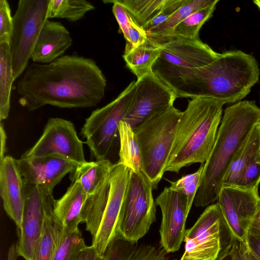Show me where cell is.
Masks as SVG:
<instances>
[{
	"label": "cell",
	"instance_id": "6da1fadb",
	"mask_svg": "<svg viewBox=\"0 0 260 260\" xmlns=\"http://www.w3.org/2000/svg\"><path fill=\"white\" fill-rule=\"evenodd\" d=\"M107 80L95 61L77 54L64 55L47 64L32 62L20 76V104L33 111L49 105L60 108L97 106Z\"/></svg>",
	"mask_w": 260,
	"mask_h": 260
},
{
	"label": "cell",
	"instance_id": "7a4b0ae2",
	"mask_svg": "<svg viewBox=\"0 0 260 260\" xmlns=\"http://www.w3.org/2000/svg\"><path fill=\"white\" fill-rule=\"evenodd\" d=\"M152 70L173 89L177 98L207 97L225 104L244 98L257 82L260 73L255 59L240 50L220 54L198 68L154 64Z\"/></svg>",
	"mask_w": 260,
	"mask_h": 260
},
{
	"label": "cell",
	"instance_id": "3957f363",
	"mask_svg": "<svg viewBox=\"0 0 260 260\" xmlns=\"http://www.w3.org/2000/svg\"><path fill=\"white\" fill-rule=\"evenodd\" d=\"M259 122L260 108L254 101L239 102L225 109L214 145L204 164L193 202L196 207H204L217 200L233 158Z\"/></svg>",
	"mask_w": 260,
	"mask_h": 260
},
{
	"label": "cell",
	"instance_id": "277c9868",
	"mask_svg": "<svg viewBox=\"0 0 260 260\" xmlns=\"http://www.w3.org/2000/svg\"><path fill=\"white\" fill-rule=\"evenodd\" d=\"M224 104L207 97L188 102L177 128L165 172L178 173L192 164L206 162L215 142Z\"/></svg>",
	"mask_w": 260,
	"mask_h": 260
},
{
	"label": "cell",
	"instance_id": "5b68a950",
	"mask_svg": "<svg viewBox=\"0 0 260 260\" xmlns=\"http://www.w3.org/2000/svg\"><path fill=\"white\" fill-rule=\"evenodd\" d=\"M182 113L173 106L134 130L141 152L142 171L153 189L165 172Z\"/></svg>",
	"mask_w": 260,
	"mask_h": 260
},
{
	"label": "cell",
	"instance_id": "8992f818",
	"mask_svg": "<svg viewBox=\"0 0 260 260\" xmlns=\"http://www.w3.org/2000/svg\"><path fill=\"white\" fill-rule=\"evenodd\" d=\"M151 183L143 171L130 170L115 237L136 243L156 221V204Z\"/></svg>",
	"mask_w": 260,
	"mask_h": 260
},
{
	"label": "cell",
	"instance_id": "52a82bcc",
	"mask_svg": "<svg viewBox=\"0 0 260 260\" xmlns=\"http://www.w3.org/2000/svg\"><path fill=\"white\" fill-rule=\"evenodd\" d=\"M237 241L218 204H212L186 230L184 251L180 260H218Z\"/></svg>",
	"mask_w": 260,
	"mask_h": 260
},
{
	"label": "cell",
	"instance_id": "ba28073f",
	"mask_svg": "<svg viewBox=\"0 0 260 260\" xmlns=\"http://www.w3.org/2000/svg\"><path fill=\"white\" fill-rule=\"evenodd\" d=\"M135 88L136 81L131 82L115 99L94 110L86 119L81 134L96 160L109 159L119 140V124L127 112Z\"/></svg>",
	"mask_w": 260,
	"mask_h": 260
},
{
	"label": "cell",
	"instance_id": "9c48e42d",
	"mask_svg": "<svg viewBox=\"0 0 260 260\" xmlns=\"http://www.w3.org/2000/svg\"><path fill=\"white\" fill-rule=\"evenodd\" d=\"M49 0H19L13 16L9 46L14 79L28 66L32 50L47 19Z\"/></svg>",
	"mask_w": 260,
	"mask_h": 260
},
{
	"label": "cell",
	"instance_id": "30bf717a",
	"mask_svg": "<svg viewBox=\"0 0 260 260\" xmlns=\"http://www.w3.org/2000/svg\"><path fill=\"white\" fill-rule=\"evenodd\" d=\"M175 91L153 72L136 81V88L123 119L135 130L154 116L173 106Z\"/></svg>",
	"mask_w": 260,
	"mask_h": 260
},
{
	"label": "cell",
	"instance_id": "8fae6325",
	"mask_svg": "<svg viewBox=\"0 0 260 260\" xmlns=\"http://www.w3.org/2000/svg\"><path fill=\"white\" fill-rule=\"evenodd\" d=\"M52 154L59 155L79 165L86 162L83 142L71 121L58 117L49 118L39 139L22 154L21 158Z\"/></svg>",
	"mask_w": 260,
	"mask_h": 260
},
{
	"label": "cell",
	"instance_id": "7c38bea8",
	"mask_svg": "<svg viewBox=\"0 0 260 260\" xmlns=\"http://www.w3.org/2000/svg\"><path fill=\"white\" fill-rule=\"evenodd\" d=\"M217 201L233 236L245 243L249 227L260 209L258 190L223 187Z\"/></svg>",
	"mask_w": 260,
	"mask_h": 260
},
{
	"label": "cell",
	"instance_id": "4fadbf2b",
	"mask_svg": "<svg viewBox=\"0 0 260 260\" xmlns=\"http://www.w3.org/2000/svg\"><path fill=\"white\" fill-rule=\"evenodd\" d=\"M155 202L162 214L159 229L161 247L168 253L177 251L184 240L189 214L186 196L181 191L166 187Z\"/></svg>",
	"mask_w": 260,
	"mask_h": 260
},
{
	"label": "cell",
	"instance_id": "5bb4252c",
	"mask_svg": "<svg viewBox=\"0 0 260 260\" xmlns=\"http://www.w3.org/2000/svg\"><path fill=\"white\" fill-rule=\"evenodd\" d=\"M26 192L21 225L17 229L18 241L15 247L18 256L33 260L42 232L48 193L30 184H26Z\"/></svg>",
	"mask_w": 260,
	"mask_h": 260
},
{
	"label": "cell",
	"instance_id": "9a60e30c",
	"mask_svg": "<svg viewBox=\"0 0 260 260\" xmlns=\"http://www.w3.org/2000/svg\"><path fill=\"white\" fill-rule=\"evenodd\" d=\"M130 170L119 161L111 172L110 190L103 218L92 244L102 257L115 237L116 228L126 192Z\"/></svg>",
	"mask_w": 260,
	"mask_h": 260
},
{
	"label": "cell",
	"instance_id": "2e32d148",
	"mask_svg": "<svg viewBox=\"0 0 260 260\" xmlns=\"http://www.w3.org/2000/svg\"><path fill=\"white\" fill-rule=\"evenodd\" d=\"M17 162L26 184L37 185L50 194L62 178L79 165L56 154L21 158Z\"/></svg>",
	"mask_w": 260,
	"mask_h": 260
},
{
	"label": "cell",
	"instance_id": "e0dca14e",
	"mask_svg": "<svg viewBox=\"0 0 260 260\" xmlns=\"http://www.w3.org/2000/svg\"><path fill=\"white\" fill-rule=\"evenodd\" d=\"M158 44L160 55L155 63L160 65L198 68L210 63L220 54L200 38H172Z\"/></svg>",
	"mask_w": 260,
	"mask_h": 260
},
{
	"label": "cell",
	"instance_id": "ac0fdd59",
	"mask_svg": "<svg viewBox=\"0 0 260 260\" xmlns=\"http://www.w3.org/2000/svg\"><path fill=\"white\" fill-rule=\"evenodd\" d=\"M0 193L6 213L19 229L26 200V184L17 159L11 156L0 160Z\"/></svg>",
	"mask_w": 260,
	"mask_h": 260
},
{
	"label": "cell",
	"instance_id": "d6986e66",
	"mask_svg": "<svg viewBox=\"0 0 260 260\" xmlns=\"http://www.w3.org/2000/svg\"><path fill=\"white\" fill-rule=\"evenodd\" d=\"M72 42L70 32L61 22L47 19L34 46L31 59L33 62L49 63L64 55Z\"/></svg>",
	"mask_w": 260,
	"mask_h": 260
},
{
	"label": "cell",
	"instance_id": "ffe728a7",
	"mask_svg": "<svg viewBox=\"0 0 260 260\" xmlns=\"http://www.w3.org/2000/svg\"><path fill=\"white\" fill-rule=\"evenodd\" d=\"M87 197L80 183L74 181L61 198L54 200V214L64 230L73 231L79 229V224L82 223V211Z\"/></svg>",
	"mask_w": 260,
	"mask_h": 260
},
{
	"label": "cell",
	"instance_id": "44dd1931",
	"mask_svg": "<svg viewBox=\"0 0 260 260\" xmlns=\"http://www.w3.org/2000/svg\"><path fill=\"white\" fill-rule=\"evenodd\" d=\"M104 260H177L169 256L161 247L132 242L115 237L109 243Z\"/></svg>",
	"mask_w": 260,
	"mask_h": 260
},
{
	"label": "cell",
	"instance_id": "7402d4cb",
	"mask_svg": "<svg viewBox=\"0 0 260 260\" xmlns=\"http://www.w3.org/2000/svg\"><path fill=\"white\" fill-rule=\"evenodd\" d=\"M54 200L47 193L43 229L33 260H53L63 227L53 213Z\"/></svg>",
	"mask_w": 260,
	"mask_h": 260
},
{
	"label": "cell",
	"instance_id": "603a6c76",
	"mask_svg": "<svg viewBox=\"0 0 260 260\" xmlns=\"http://www.w3.org/2000/svg\"><path fill=\"white\" fill-rule=\"evenodd\" d=\"M109 159L85 162L71 173L72 182L80 183L88 196L98 192L109 178L116 165Z\"/></svg>",
	"mask_w": 260,
	"mask_h": 260
},
{
	"label": "cell",
	"instance_id": "cb8c5ba5",
	"mask_svg": "<svg viewBox=\"0 0 260 260\" xmlns=\"http://www.w3.org/2000/svg\"><path fill=\"white\" fill-rule=\"evenodd\" d=\"M160 51L159 45L148 37L142 44L125 50L123 58L127 68L139 79L153 72Z\"/></svg>",
	"mask_w": 260,
	"mask_h": 260
},
{
	"label": "cell",
	"instance_id": "d4e9b609",
	"mask_svg": "<svg viewBox=\"0 0 260 260\" xmlns=\"http://www.w3.org/2000/svg\"><path fill=\"white\" fill-rule=\"evenodd\" d=\"M259 147L260 129L258 123L253 127L233 158L224 178L223 187H237L244 168L258 153Z\"/></svg>",
	"mask_w": 260,
	"mask_h": 260
},
{
	"label": "cell",
	"instance_id": "484cf974",
	"mask_svg": "<svg viewBox=\"0 0 260 260\" xmlns=\"http://www.w3.org/2000/svg\"><path fill=\"white\" fill-rule=\"evenodd\" d=\"M110 177L98 192L88 196L82 211V223H85V230L90 233L92 240L96 235L107 204Z\"/></svg>",
	"mask_w": 260,
	"mask_h": 260
},
{
	"label": "cell",
	"instance_id": "4316f807",
	"mask_svg": "<svg viewBox=\"0 0 260 260\" xmlns=\"http://www.w3.org/2000/svg\"><path fill=\"white\" fill-rule=\"evenodd\" d=\"M118 130L119 161L131 171H142V154L134 130L128 123L123 120L119 123Z\"/></svg>",
	"mask_w": 260,
	"mask_h": 260
},
{
	"label": "cell",
	"instance_id": "83f0119b",
	"mask_svg": "<svg viewBox=\"0 0 260 260\" xmlns=\"http://www.w3.org/2000/svg\"><path fill=\"white\" fill-rule=\"evenodd\" d=\"M218 0H187L164 22L147 32L148 37L159 43L169 37L174 27L188 16L204 8L218 3Z\"/></svg>",
	"mask_w": 260,
	"mask_h": 260
},
{
	"label": "cell",
	"instance_id": "f1b7e54d",
	"mask_svg": "<svg viewBox=\"0 0 260 260\" xmlns=\"http://www.w3.org/2000/svg\"><path fill=\"white\" fill-rule=\"evenodd\" d=\"M9 42L0 43V120L7 119L10 107L12 86L14 81Z\"/></svg>",
	"mask_w": 260,
	"mask_h": 260
},
{
	"label": "cell",
	"instance_id": "f546056e",
	"mask_svg": "<svg viewBox=\"0 0 260 260\" xmlns=\"http://www.w3.org/2000/svg\"><path fill=\"white\" fill-rule=\"evenodd\" d=\"M128 11L143 28L162 12L172 0H115Z\"/></svg>",
	"mask_w": 260,
	"mask_h": 260
},
{
	"label": "cell",
	"instance_id": "4dcf8cb0",
	"mask_svg": "<svg viewBox=\"0 0 260 260\" xmlns=\"http://www.w3.org/2000/svg\"><path fill=\"white\" fill-rule=\"evenodd\" d=\"M94 9L90 2L85 0H49L47 18H65L75 22Z\"/></svg>",
	"mask_w": 260,
	"mask_h": 260
},
{
	"label": "cell",
	"instance_id": "1f68e13d",
	"mask_svg": "<svg viewBox=\"0 0 260 260\" xmlns=\"http://www.w3.org/2000/svg\"><path fill=\"white\" fill-rule=\"evenodd\" d=\"M217 3H215L190 15L174 27L169 37L158 44L172 38L187 39H199L200 29L204 23L212 16Z\"/></svg>",
	"mask_w": 260,
	"mask_h": 260
},
{
	"label": "cell",
	"instance_id": "d6a6232c",
	"mask_svg": "<svg viewBox=\"0 0 260 260\" xmlns=\"http://www.w3.org/2000/svg\"><path fill=\"white\" fill-rule=\"evenodd\" d=\"M86 246L79 229L69 231L63 228L53 260H76L80 251Z\"/></svg>",
	"mask_w": 260,
	"mask_h": 260
},
{
	"label": "cell",
	"instance_id": "836d02e7",
	"mask_svg": "<svg viewBox=\"0 0 260 260\" xmlns=\"http://www.w3.org/2000/svg\"><path fill=\"white\" fill-rule=\"evenodd\" d=\"M204 164H202L194 173L182 177L175 181H169L170 187L173 190L183 192L187 198V212L189 213L197 190L199 187Z\"/></svg>",
	"mask_w": 260,
	"mask_h": 260
},
{
	"label": "cell",
	"instance_id": "e575fe53",
	"mask_svg": "<svg viewBox=\"0 0 260 260\" xmlns=\"http://www.w3.org/2000/svg\"><path fill=\"white\" fill-rule=\"evenodd\" d=\"M259 183L260 155L258 152L244 168L236 187L246 190H258Z\"/></svg>",
	"mask_w": 260,
	"mask_h": 260
},
{
	"label": "cell",
	"instance_id": "d590c367",
	"mask_svg": "<svg viewBox=\"0 0 260 260\" xmlns=\"http://www.w3.org/2000/svg\"><path fill=\"white\" fill-rule=\"evenodd\" d=\"M245 245L256 260H260V209L247 231Z\"/></svg>",
	"mask_w": 260,
	"mask_h": 260
},
{
	"label": "cell",
	"instance_id": "8d00e7d4",
	"mask_svg": "<svg viewBox=\"0 0 260 260\" xmlns=\"http://www.w3.org/2000/svg\"><path fill=\"white\" fill-rule=\"evenodd\" d=\"M13 27V16L9 3L0 1V43L9 42Z\"/></svg>",
	"mask_w": 260,
	"mask_h": 260
},
{
	"label": "cell",
	"instance_id": "74e56055",
	"mask_svg": "<svg viewBox=\"0 0 260 260\" xmlns=\"http://www.w3.org/2000/svg\"><path fill=\"white\" fill-rule=\"evenodd\" d=\"M187 0H172L170 4L144 27L146 32L158 26L175 13Z\"/></svg>",
	"mask_w": 260,
	"mask_h": 260
},
{
	"label": "cell",
	"instance_id": "f35d334b",
	"mask_svg": "<svg viewBox=\"0 0 260 260\" xmlns=\"http://www.w3.org/2000/svg\"><path fill=\"white\" fill-rule=\"evenodd\" d=\"M76 260H104L92 245L87 246L79 253Z\"/></svg>",
	"mask_w": 260,
	"mask_h": 260
},
{
	"label": "cell",
	"instance_id": "ab89813d",
	"mask_svg": "<svg viewBox=\"0 0 260 260\" xmlns=\"http://www.w3.org/2000/svg\"><path fill=\"white\" fill-rule=\"evenodd\" d=\"M238 246L237 241L218 260H239Z\"/></svg>",
	"mask_w": 260,
	"mask_h": 260
},
{
	"label": "cell",
	"instance_id": "60d3db41",
	"mask_svg": "<svg viewBox=\"0 0 260 260\" xmlns=\"http://www.w3.org/2000/svg\"><path fill=\"white\" fill-rule=\"evenodd\" d=\"M238 254L239 260H256L243 242H239Z\"/></svg>",
	"mask_w": 260,
	"mask_h": 260
},
{
	"label": "cell",
	"instance_id": "b9f144b4",
	"mask_svg": "<svg viewBox=\"0 0 260 260\" xmlns=\"http://www.w3.org/2000/svg\"><path fill=\"white\" fill-rule=\"evenodd\" d=\"M1 134V155L0 160H2L5 157V154L6 151V140L7 136L2 123H1L0 128Z\"/></svg>",
	"mask_w": 260,
	"mask_h": 260
},
{
	"label": "cell",
	"instance_id": "7bdbcfd3",
	"mask_svg": "<svg viewBox=\"0 0 260 260\" xmlns=\"http://www.w3.org/2000/svg\"><path fill=\"white\" fill-rule=\"evenodd\" d=\"M253 3L259 8L260 9V0H255Z\"/></svg>",
	"mask_w": 260,
	"mask_h": 260
},
{
	"label": "cell",
	"instance_id": "ee69618b",
	"mask_svg": "<svg viewBox=\"0 0 260 260\" xmlns=\"http://www.w3.org/2000/svg\"><path fill=\"white\" fill-rule=\"evenodd\" d=\"M259 129H260V122L259 123Z\"/></svg>",
	"mask_w": 260,
	"mask_h": 260
},
{
	"label": "cell",
	"instance_id": "f6af8a7d",
	"mask_svg": "<svg viewBox=\"0 0 260 260\" xmlns=\"http://www.w3.org/2000/svg\"><path fill=\"white\" fill-rule=\"evenodd\" d=\"M259 155H260V147H259Z\"/></svg>",
	"mask_w": 260,
	"mask_h": 260
}]
</instances>
